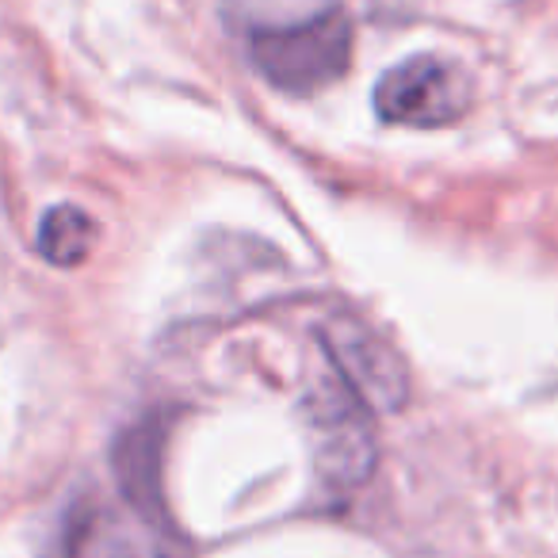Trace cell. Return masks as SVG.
I'll return each instance as SVG.
<instances>
[{
	"instance_id": "5",
	"label": "cell",
	"mask_w": 558,
	"mask_h": 558,
	"mask_svg": "<svg viewBox=\"0 0 558 558\" xmlns=\"http://www.w3.org/2000/svg\"><path fill=\"white\" fill-rule=\"evenodd\" d=\"M65 558H172L165 535L131 509H96L73 527Z\"/></svg>"
},
{
	"instance_id": "2",
	"label": "cell",
	"mask_w": 558,
	"mask_h": 558,
	"mask_svg": "<svg viewBox=\"0 0 558 558\" xmlns=\"http://www.w3.org/2000/svg\"><path fill=\"white\" fill-rule=\"evenodd\" d=\"M471 108V77L456 62L417 54L387 70L375 85V116L390 126L436 131L451 126Z\"/></svg>"
},
{
	"instance_id": "1",
	"label": "cell",
	"mask_w": 558,
	"mask_h": 558,
	"mask_svg": "<svg viewBox=\"0 0 558 558\" xmlns=\"http://www.w3.org/2000/svg\"><path fill=\"white\" fill-rule=\"evenodd\" d=\"M248 50L268 85L291 96H311L344 77L352 62V24L344 12L329 9L295 24L256 27Z\"/></svg>"
},
{
	"instance_id": "4",
	"label": "cell",
	"mask_w": 558,
	"mask_h": 558,
	"mask_svg": "<svg viewBox=\"0 0 558 558\" xmlns=\"http://www.w3.org/2000/svg\"><path fill=\"white\" fill-rule=\"evenodd\" d=\"M322 341H326V356L333 372L349 383V390L367 410H402L410 398V372H405L402 356L375 329H367L356 318H337L322 329Z\"/></svg>"
},
{
	"instance_id": "3",
	"label": "cell",
	"mask_w": 558,
	"mask_h": 558,
	"mask_svg": "<svg viewBox=\"0 0 558 558\" xmlns=\"http://www.w3.org/2000/svg\"><path fill=\"white\" fill-rule=\"evenodd\" d=\"M303 413L314 436V459H318L322 478L337 489L360 486L375 463V436L364 402L333 372L314 383Z\"/></svg>"
},
{
	"instance_id": "6",
	"label": "cell",
	"mask_w": 558,
	"mask_h": 558,
	"mask_svg": "<svg viewBox=\"0 0 558 558\" xmlns=\"http://www.w3.org/2000/svg\"><path fill=\"white\" fill-rule=\"evenodd\" d=\"M100 241V226H96L93 215H85L73 203H58L43 215L39 222V238H35V248L47 256L58 268H73V264L88 260V253Z\"/></svg>"
}]
</instances>
